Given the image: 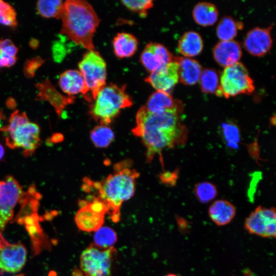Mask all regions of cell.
Returning <instances> with one entry per match:
<instances>
[{
	"mask_svg": "<svg viewBox=\"0 0 276 276\" xmlns=\"http://www.w3.org/2000/svg\"><path fill=\"white\" fill-rule=\"evenodd\" d=\"M18 48L9 39L0 40V53L10 57H16Z\"/></svg>",
	"mask_w": 276,
	"mask_h": 276,
	"instance_id": "obj_35",
	"label": "cell"
},
{
	"mask_svg": "<svg viewBox=\"0 0 276 276\" xmlns=\"http://www.w3.org/2000/svg\"><path fill=\"white\" fill-rule=\"evenodd\" d=\"M17 57H10L0 53V67H9L15 64Z\"/></svg>",
	"mask_w": 276,
	"mask_h": 276,
	"instance_id": "obj_37",
	"label": "cell"
},
{
	"mask_svg": "<svg viewBox=\"0 0 276 276\" xmlns=\"http://www.w3.org/2000/svg\"><path fill=\"white\" fill-rule=\"evenodd\" d=\"M125 88L124 85L111 83L105 85L98 93L90 106V113L100 125H108L121 109L132 105V98Z\"/></svg>",
	"mask_w": 276,
	"mask_h": 276,
	"instance_id": "obj_5",
	"label": "cell"
},
{
	"mask_svg": "<svg viewBox=\"0 0 276 276\" xmlns=\"http://www.w3.org/2000/svg\"><path fill=\"white\" fill-rule=\"evenodd\" d=\"M192 15L197 24L202 26H209L213 25L217 20L218 11L213 4L201 2L194 6Z\"/></svg>",
	"mask_w": 276,
	"mask_h": 276,
	"instance_id": "obj_24",
	"label": "cell"
},
{
	"mask_svg": "<svg viewBox=\"0 0 276 276\" xmlns=\"http://www.w3.org/2000/svg\"><path fill=\"white\" fill-rule=\"evenodd\" d=\"M116 249H102L93 243L81 253L80 270L85 276H110Z\"/></svg>",
	"mask_w": 276,
	"mask_h": 276,
	"instance_id": "obj_8",
	"label": "cell"
},
{
	"mask_svg": "<svg viewBox=\"0 0 276 276\" xmlns=\"http://www.w3.org/2000/svg\"><path fill=\"white\" fill-rule=\"evenodd\" d=\"M178 115L172 112L153 113L145 106L137 111L132 132L146 147L148 163L165 148L174 147L185 140L186 130L180 124Z\"/></svg>",
	"mask_w": 276,
	"mask_h": 276,
	"instance_id": "obj_1",
	"label": "cell"
},
{
	"mask_svg": "<svg viewBox=\"0 0 276 276\" xmlns=\"http://www.w3.org/2000/svg\"><path fill=\"white\" fill-rule=\"evenodd\" d=\"M63 4L61 0H41L37 2L36 7L39 14L42 17L59 18Z\"/></svg>",
	"mask_w": 276,
	"mask_h": 276,
	"instance_id": "obj_29",
	"label": "cell"
},
{
	"mask_svg": "<svg viewBox=\"0 0 276 276\" xmlns=\"http://www.w3.org/2000/svg\"><path fill=\"white\" fill-rule=\"evenodd\" d=\"M117 240V235L114 231L108 226H101L95 232L94 245L102 249L113 247Z\"/></svg>",
	"mask_w": 276,
	"mask_h": 276,
	"instance_id": "obj_27",
	"label": "cell"
},
{
	"mask_svg": "<svg viewBox=\"0 0 276 276\" xmlns=\"http://www.w3.org/2000/svg\"><path fill=\"white\" fill-rule=\"evenodd\" d=\"M177 174L175 172H165L160 176L162 181L166 184H174L177 179Z\"/></svg>",
	"mask_w": 276,
	"mask_h": 276,
	"instance_id": "obj_38",
	"label": "cell"
},
{
	"mask_svg": "<svg viewBox=\"0 0 276 276\" xmlns=\"http://www.w3.org/2000/svg\"><path fill=\"white\" fill-rule=\"evenodd\" d=\"M4 153H5V151H4V147L0 144V160H1L4 157Z\"/></svg>",
	"mask_w": 276,
	"mask_h": 276,
	"instance_id": "obj_44",
	"label": "cell"
},
{
	"mask_svg": "<svg viewBox=\"0 0 276 276\" xmlns=\"http://www.w3.org/2000/svg\"><path fill=\"white\" fill-rule=\"evenodd\" d=\"M203 47L201 36L194 31L185 32L178 42V51L186 57L190 58L198 55L201 52Z\"/></svg>",
	"mask_w": 276,
	"mask_h": 276,
	"instance_id": "obj_22",
	"label": "cell"
},
{
	"mask_svg": "<svg viewBox=\"0 0 276 276\" xmlns=\"http://www.w3.org/2000/svg\"><path fill=\"white\" fill-rule=\"evenodd\" d=\"M35 87L38 91L36 100L47 101L59 116L66 106L74 102V97H67L61 94L49 79L36 84Z\"/></svg>",
	"mask_w": 276,
	"mask_h": 276,
	"instance_id": "obj_16",
	"label": "cell"
},
{
	"mask_svg": "<svg viewBox=\"0 0 276 276\" xmlns=\"http://www.w3.org/2000/svg\"><path fill=\"white\" fill-rule=\"evenodd\" d=\"M255 90L254 81L245 66L238 62L224 67L219 79L216 95L229 98L240 94H250Z\"/></svg>",
	"mask_w": 276,
	"mask_h": 276,
	"instance_id": "obj_6",
	"label": "cell"
},
{
	"mask_svg": "<svg viewBox=\"0 0 276 276\" xmlns=\"http://www.w3.org/2000/svg\"><path fill=\"white\" fill-rule=\"evenodd\" d=\"M243 24L231 16L222 17L216 27V34L220 40H231L237 35L238 30L243 28Z\"/></svg>",
	"mask_w": 276,
	"mask_h": 276,
	"instance_id": "obj_25",
	"label": "cell"
},
{
	"mask_svg": "<svg viewBox=\"0 0 276 276\" xmlns=\"http://www.w3.org/2000/svg\"><path fill=\"white\" fill-rule=\"evenodd\" d=\"M145 107L153 113L172 112L179 114L183 106L180 101L174 99L169 93L156 90L150 96Z\"/></svg>",
	"mask_w": 276,
	"mask_h": 276,
	"instance_id": "obj_17",
	"label": "cell"
},
{
	"mask_svg": "<svg viewBox=\"0 0 276 276\" xmlns=\"http://www.w3.org/2000/svg\"><path fill=\"white\" fill-rule=\"evenodd\" d=\"M271 27H256L249 30L245 35L243 45L251 55L260 57L266 54L272 47Z\"/></svg>",
	"mask_w": 276,
	"mask_h": 276,
	"instance_id": "obj_14",
	"label": "cell"
},
{
	"mask_svg": "<svg viewBox=\"0 0 276 276\" xmlns=\"http://www.w3.org/2000/svg\"><path fill=\"white\" fill-rule=\"evenodd\" d=\"M222 128L226 143L230 146L235 147L240 139L238 128L235 125L230 123H224Z\"/></svg>",
	"mask_w": 276,
	"mask_h": 276,
	"instance_id": "obj_33",
	"label": "cell"
},
{
	"mask_svg": "<svg viewBox=\"0 0 276 276\" xmlns=\"http://www.w3.org/2000/svg\"><path fill=\"white\" fill-rule=\"evenodd\" d=\"M121 3L129 10L138 13L141 17H145L148 10L153 6V2L151 0H124Z\"/></svg>",
	"mask_w": 276,
	"mask_h": 276,
	"instance_id": "obj_32",
	"label": "cell"
},
{
	"mask_svg": "<svg viewBox=\"0 0 276 276\" xmlns=\"http://www.w3.org/2000/svg\"><path fill=\"white\" fill-rule=\"evenodd\" d=\"M6 104L8 107L12 109L15 107L16 102L14 99L11 98L7 100Z\"/></svg>",
	"mask_w": 276,
	"mask_h": 276,
	"instance_id": "obj_40",
	"label": "cell"
},
{
	"mask_svg": "<svg viewBox=\"0 0 276 276\" xmlns=\"http://www.w3.org/2000/svg\"><path fill=\"white\" fill-rule=\"evenodd\" d=\"M59 85L68 96L81 94L85 99L87 94L84 79L79 71L68 70L62 73L59 77Z\"/></svg>",
	"mask_w": 276,
	"mask_h": 276,
	"instance_id": "obj_19",
	"label": "cell"
},
{
	"mask_svg": "<svg viewBox=\"0 0 276 276\" xmlns=\"http://www.w3.org/2000/svg\"><path fill=\"white\" fill-rule=\"evenodd\" d=\"M87 88V101H94L100 90L105 85L106 79V64L100 55L94 50H88L83 56L78 64Z\"/></svg>",
	"mask_w": 276,
	"mask_h": 276,
	"instance_id": "obj_7",
	"label": "cell"
},
{
	"mask_svg": "<svg viewBox=\"0 0 276 276\" xmlns=\"http://www.w3.org/2000/svg\"><path fill=\"white\" fill-rule=\"evenodd\" d=\"M52 49L54 60L58 62L61 61L65 55L63 45L59 41H55Z\"/></svg>",
	"mask_w": 276,
	"mask_h": 276,
	"instance_id": "obj_36",
	"label": "cell"
},
{
	"mask_svg": "<svg viewBox=\"0 0 276 276\" xmlns=\"http://www.w3.org/2000/svg\"><path fill=\"white\" fill-rule=\"evenodd\" d=\"M175 57L163 44L150 42L146 45L141 56V61L149 72H153L174 60Z\"/></svg>",
	"mask_w": 276,
	"mask_h": 276,
	"instance_id": "obj_13",
	"label": "cell"
},
{
	"mask_svg": "<svg viewBox=\"0 0 276 276\" xmlns=\"http://www.w3.org/2000/svg\"><path fill=\"white\" fill-rule=\"evenodd\" d=\"M63 139V136L61 134L55 133L51 137V141L52 143H56L61 142Z\"/></svg>",
	"mask_w": 276,
	"mask_h": 276,
	"instance_id": "obj_39",
	"label": "cell"
},
{
	"mask_svg": "<svg viewBox=\"0 0 276 276\" xmlns=\"http://www.w3.org/2000/svg\"><path fill=\"white\" fill-rule=\"evenodd\" d=\"M194 193L200 202L205 203L215 198L217 191L214 184L209 182H202L195 186Z\"/></svg>",
	"mask_w": 276,
	"mask_h": 276,
	"instance_id": "obj_30",
	"label": "cell"
},
{
	"mask_svg": "<svg viewBox=\"0 0 276 276\" xmlns=\"http://www.w3.org/2000/svg\"><path fill=\"white\" fill-rule=\"evenodd\" d=\"M5 120V117L2 110H0V129L3 127L4 121Z\"/></svg>",
	"mask_w": 276,
	"mask_h": 276,
	"instance_id": "obj_43",
	"label": "cell"
},
{
	"mask_svg": "<svg viewBox=\"0 0 276 276\" xmlns=\"http://www.w3.org/2000/svg\"><path fill=\"white\" fill-rule=\"evenodd\" d=\"M72 276H85L82 271L78 268L74 269L72 273Z\"/></svg>",
	"mask_w": 276,
	"mask_h": 276,
	"instance_id": "obj_41",
	"label": "cell"
},
{
	"mask_svg": "<svg viewBox=\"0 0 276 276\" xmlns=\"http://www.w3.org/2000/svg\"><path fill=\"white\" fill-rule=\"evenodd\" d=\"M178 81V64L175 60L151 73L145 79V81L156 90L168 93H169Z\"/></svg>",
	"mask_w": 276,
	"mask_h": 276,
	"instance_id": "obj_15",
	"label": "cell"
},
{
	"mask_svg": "<svg viewBox=\"0 0 276 276\" xmlns=\"http://www.w3.org/2000/svg\"><path fill=\"white\" fill-rule=\"evenodd\" d=\"M90 138L93 144L98 148H106L113 141L114 134L112 130L104 125L94 127L90 133Z\"/></svg>",
	"mask_w": 276,
	"mask_h": 276,
	"instance_id": "obj_26",
	"label": "cell"
},
{
	"mask_svg": "<svg viewBox=\"0 0 276 276\" xmlns=\"http://www.w3.org/2000/svg\"><path fill=\"white\" fill-rule=\"evenodd\" d=\"M165 276H179V275L176 274H174V273H169L168 274L165 275Z\"/></svg>",
	"mask_w": 276,
	"mask_h": 276,
	"instance_id": "obj_45",
	"label": "cell"
},
{
	"mask_svg": "<svg viewBox=\"0 0 276 276\" xmlns=\"http://www.w3.org/2000/svg\"><path fill=\"white\" fill-rule=\"evenodd\" d=\"M27 250L20 243H11L3 236L0 231V271L16 273L25 265Z\"/></svg>",
	"mask_w": 276,
	"mask_h": 276,
	"instance_id": "obj_12",
	"label": "cell"
},
{
	"mask_svg": "<svg viewBox=\"0 0 276 276\" xmlns=\"http://www.w3.org/2000/svg\"><path fill=\"white\" fill-rule=\"evenodd\" d=\"M178 64L179 80L186 85H193L198 81L202 71L201 64L196 60L186 57H176Z\"/></svg>",
	"mask_w": 276,
	"mask_h": 276,
	"instance_id": "obj_20",
	"label": "cell"
},
{
	"mask_svg": "<svg viewBox=\"0 0 276 276\" xmlns=\"http://www.w3.org/2000/svg\"><path fill=\"white\" fill-rule=\"evenodd\" d=\"M25 192L18 182L8 176L0 181V231L5 228L14 216V209Z\"/></svg>",
	"mask_w": 276,
	"mask_h": 276,
	"instance_id": "obj_10",
	"label": "cell"
},
{
	"mask_svg": "<svg viewBox=\"0 0 276 276\" xmlns=\"http://www.w3.org/2000/svg\"><path fill=\"white\" fill-rule=\"evenodd\" d=\"M275 222L274 208L259 206L246 218L244 226L250 234L263 238H275Z\"/></svg>",
	"mask_w": 276,
	"mask_h": 276,
	"instance_id": "obj_11",
	"label": "cell"
},
{
	"mask_svg": "<svg viewBox=\"0 0 276 276\" xmlns=\"http://www.w3.org/2000/svg\"><path fill=\"white\" fill-rule=\"evenodd\" d=\"M59 18L62 20L61 33L78 45L94 50L93 37L100 19L86 1L67 0L63 3Z\"/></svg>",
	"mask_w": 276,
	"mask_h": 276,
	"instance_id": "obj_3",
	"label": "cell"
},
{
	"mask_svg": "<svg viewBox=\"0 0 276 276\" xmlns=\"http://www.w3.org/2000/svg\"><path fill=\"white\" fill-rule=\"evenodd\" d=\"M113 52L120 58H128L133 55L137 49L138 41L131 34L119 33L112 41Z\"/></svg>",
	"mask_w": 276,
	"mask_h": 276,
	"instance_id": "obj_23",
	"label": "cell"
},
{
	"mask_svg": "<svg viewBox=\"0 0 276 276\" xmlns=\"http://www.w3.org/2000/svg\"><path fill=\"white\" fill-rule=\"evenodd\" d=\"M208 213L211 220L218 226L229 223L234 218L236 211L235 206L227 200L219 199L210 206Z\"/></svg>",
	"mask_w": 276,
	"mask_h": 276,
	"instance_id": "obj_21",
	"label": "cell"
},
{
	"mask_svg": "<svg viewBox=\"0 0 276 276\" xmlns=\"http://www.w3.org/2000/svg\"><path fill=\"white\" fill-rule=\"evenodd\" d=\"M0 24L10 27L17 26L16 13L8 3L0 0Z\"/></svg>",
	"mask_w": 276,
	"mask_h": 276,
	"instance_id": "obj_31",
	"label": "cell"
},
{
	"mask_svg": "<svg viewBox=\"0 0 276 276\" xmlns=\"http://www.w3.org/2000/svg\"><path fill=\"white\" fill-rule=\"evenodd\" d=\"M75 221L80 230L95 232L103 226L105 216L108 213V210L103 201L94 197L91 201H80Z\"/></svg>",
	"mask_w": 276,
	"mask_h": 276,
	"instance_id": "obj_9",
	"label": "cell"
},
{
	"mask_svg": "<svg viewBox=\"0 0 276 276\" xmlns=\"http://www.w3.org/2000/svg\"><path fill=\"white\" fill-rule=\"evenodd\" d=\"M30 45L32 48L36 49L39 45L38 41L35 39H33L30 41Z\"/></svg>",
	"mask_w": 276,
	"mask_h": 276,
	"instance_id": "obj_42",
	"label": "cell"
},
{
	"mask_svg": "<svg viewBox=\"0 0 276 276\" xmlns=\"http://www.w3.org/2000/svg\"><path fill=\"white\" fill-rule=\"evenodd\" d=\"M213 54L215 61L225 67L239 62L242 56V49L237 41L220 40L214 46Z\"/></svg>",
	"mask_w": 276,
	"mask_h": 276,
	"instance_id": "obj_18",
	"label": "cell"
},
{
	"mask_svg": "<svg viewBox=\"0 0 276 276\" xmlns=\"http://www.w3.org/2000/svg\"><path fill=\"white\" fill-rule=\"evenodd\" d=\"M44 62V60L39 56L28 59L24 64L23 70L25 77L27 78H33L37 70Z\"/></svg>",
	"mask_w": 276,
	"mask_h": 276,
	"instance_id": "obj_34",
	"label": "cell"
},
{
	"mask_svg": "<svg viewBox=\"0 0 276 276\" xmlns=\"http://www.w3.org/2000/svg\"><path fill=\"white\" fill-rule=\"evenodd\" d=\"M0 130L4 133L7 146L12 149H23L26 157L33 154L40 144L39 126L30 122L26 113L17 110L11 114L8 124Z\"/></svg>",
	"mask_w": 276,
	"mask_h": 276,
	"instance_id": "obj_4",
	"label": "cell"
},
{
	"mask_svg": "<svg viewBox=\"0 0 276 276\" xmlns=\"http://www.w3.org/2000/svg\"><path fill=\"white\" fill-rule=\"evenodd\" d=\"M198 81L202 91L204 93L216 94L219 88V76L214 69L202 70Z\"/></svg>",
	"mask_w": 276,
	"mask_h": 276,
	"instance_id": "obj_28",
	"label": "cell"
},
{
	"mask_svg": "<svg viewBox=\"0 0 276 276\" xmlns=\"http://www.w3.org/2000/svg\"><path fill=\"white\" fill-rule=\"evenodd\" d=\"M128 162L114 165L113 172L102 182L89 183L97 189L98 197L106 205L111 220L115 222L120 219V209L123 203L134 193L136 180L139 173L130 168Z\"/></svg>",
	"mask_w": 276,
	"mask_h": 276,
	"instance_id": "obj_2",
	"label": "cell"
}]
</instances>
